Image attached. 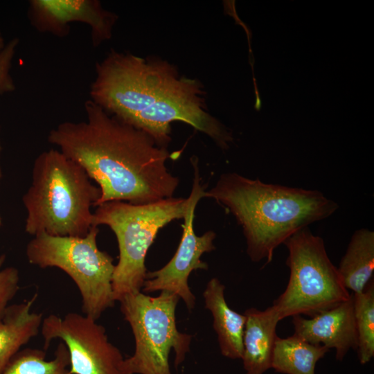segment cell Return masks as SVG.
Wrapping results in <instances>:
<instances>
[{
	"mask_svg": "<svg viewBox=\"0 0 374 374\" xmlns=\"http://www.w3.org/2000/svg\"><path fill=\"white\" fill-rule=\"evenodd\" d=\"M187 198L169 197L146 204L112 201L97 206L92 226L106 225L117 239L119 258L112 276L115 301L141 292L147 278V252L159 231L170 222L184 219Z\"/></svg>",
	"mask_w": 374,
	"mask_h": 374,
	"instance_id": "obj_5",
	"label": "cell"
},
{
	"mask_svg": "<svg viewBox=\"0 0 374 374\" xmlns=\"http://www.w3.org/2000/svg\"><path fill=\"white\" fill-rule=\"evenodd\" d=\"M292 318L295 335L310 344L335 348L337 361H342L350 349L357 350L353 294L346 301L311 319L301 315Z\"/></svg>",
	"mask_w": 374,
	"mask_h": 374,
	"instance_id": "obj_12",
	"label": "cell"
},
{
	"mask_svg": "<svg viewBox=\"0 0 374 374\" xmlns=\"http://www.w3.org/2000/svg\"><path fill=\"white\" fill-rule=\"evenodd\" d=\"M5 45H6V43H5L4 39L0 33V51L3 48Z\"/></svg>",
	"mask_w": 374,
	"mask_h": 374,
	"instance_id": "obj_22",
	"label": "cell"
},
{
	"mask_svg": "<svg viewBox=\"0 0 374 374\" xmlns=\"http://www.w3.org/2000/svg\"><path fill=\"white\" fill-rule=\"evenodd\" d=\"M6 256H0V268L4 263ZM19 270L14 267L0 270V319L3 317L10 301L19 289Z\"/></svg>",
	"mask_w": 374,
	"mask_h": 374,
	"instance_id": "obj_20",
	"label": "cell"
},
{
	"mask_svg": "<svg viewBox=\"0 0 374 374\" xmlns=\"http://www.w3.org/2000/svg\"><path fill=\"white\" fill-rule=\"evenodd\" d=\"M40 331L44 350L56 339L66 346L71 374H124L121 352L93 318L77 312L63 317L52 314L43 319Z\"/></svg>",
	"mask_w": 374,
	"mask_h": 374,
	"instance_id": "obj_9",
	"label": "cell"
},
{
	"mask_svg": "<svg viewBox=\"0 0 374 374\" xmlns=\"http://www.w3.org/2000/svg\"><path fill=\"white\" fill-rule=\"evenodd\" d=\"M194 170L193 187L188 199L187 210L184 217L183 232L178 248L171 260L162 268L148 271L143 284L144 292L166 291L182 299L188 310L194 308L195 297L190 291L188 279L196 269H208L201 256L215 249L213 240L216 234L208 231L202 235L195 233L193 221L198 202L205 195V186L200 183L198 159H190Z\"/></svg>",
	"mask_w": 374,
	"mask_h": 374,
	"instance_id": "obj_10",
	"label": "cell"
},
{
	"mask_svg": "<svg viewBox=\"0 0 374 374\" xmlns=\"http://www.w3.org/2000/svg\"><path fill=\"white\" fill-rule=\"evenodd\" d=\"M353 294L359 362L365 364L374 356V282L371 279L361 293Z\"/></svg>",
	"mask_w": 374,
	"mask_h": 374,
	"instance_id": "obj_19",
	"label": "cell"
},
{
	"mask_svg": "<svg viewBox=\"0 0 374 374\" xmlns=\"http://www.w3.org/2000/svg\"><path fill=\"white\" fill-rule=\"evenodd\" d=\"M204 197L232 213L242 229L249 258L266 265L276 248L295 232L338 209L320 191L266 184L235 172L221 175Z\"/></svg>",
	"mask_w": 374,
	"mask_h": 374,
	"instance_id": "obj_3",
	"label": "cell"
},
{
	"mask_svg": "<svg viewBox=\"0 0 374 374\" xmlns=\"http://www.w3.org/2000/svg\"><path fill=\"white\" fill-rule=\"evenodd\" d=\"M84 108L85 121L61 123L47 139L98 184L96 206L112 201L146 204L173 197L179 181L166 166L167 148L90 99Z\"/></svg>",
	"mask_w": 374,
	"mask_h": 374,
	"instance_id": "obj_2",
	"label": "cell"
},
{
	"mask_svg": "<svg viewBox=\"0 0 374 374\" xmlns=\"http://www.w3.org/2000/svg\"><path fill=\"white\" fill-rule=\"evenodd\" d=\"M179 299L177 295L166 291L155 297L140 292L127 294L119 301L135 340L134 354L124 359L121 366L124 374H171L172 349L176 368L184 361L192 337L177 328Z\"/></svg>",
	"mask_w": 374,
	"mask_h": 374,
	"instance_id": "obj_8",
	"label": "cell"
},
{
	"mask_svg": "<svg viewBox=\"0 0 374 374\" xmlns=\"http://www.w3.org/2000/svg\"><path fill=\"white\" fill-rule=\"evenodd\" d=\"M46 350L26 348L20 350L1 374H71L68 350L60 341L51 360Z\"/></svg>",
	"mask_w": 374,
	"mask_h": 374,
	"instance_id": "obj_18",
	"label": "cell"
},
{
	"mask_svg": "<svg viewBox=\"0 0 374 374\" xmlns=\"http://www.w3.org/2000/svg\"><path fill=\"white\" fill-rule=\"evenodd\" d=\"M98 226L82 237L55 236L42 233L28 242L26 254L30 264L57 267L76 285L84 314L96 320L114 305L112 257L97 245Z\"/></svg>",
	"mask_w": 374,
	"mask_h": 374,
	"instance_id": "obj_6",
	"label": "cell"
},
{
	"mask_svg": "<svg viewBox=\"0 0 374 374\" xmlns=\"http://www.w3.org/2000/svg\"><path fill=\"white\" fill-rule=\"evenodd\" d=\"M95 72L89 99L159 146L168 148L175 121L206 134L223 150L233 142L231 132L207 112L204 85L181 76L175 64L112 49Z\"/></svg>",
	"mask_w": 374,
	"mask_h": 374,
	"instance_id": "obj_1",
	"label": "cell"
},
{
	"mask_svg": "<svg viewBox=\"0 0 374 374\" xmlns=\"http://www.w3.org/2000/svg\"><path fill=\"white\" fill-rule=\"evenodd\" d=\"M330 349L322 345L310 344L295 335L277 337L271 361V368L284 374H315L317 362Z\"/></svg>",
	"mask_w": 374,
	"mask_h": 374,
	"instance_id": "obj_17",
	"label": "cell"
},
{
	"mask_svg": "<svg viewBox=\"0 0 374 374\" xmlns=\"http://www.w3.org/2000/svg\"><path fill=\"white\" fill-rule=\"evenodd\" d=\"M243 335L242 359L246 374H263L271 368L276 326L280 321L275 308L247 309Z\"/></svg>",
	"mask_w": 374,
	"mask_h": 374,
	"instance_id": "obj_13",
	"label": "cell"
},
{
	"mask_svg": "<svg viewBox=\"0 0 374 374\" xmlns=\"http://www.w3.org/2000/svg\"><path fill=\"white\" fill-rule=\"evenodd\" d=\"M1 150H2V147H1V141H0V155H1ZM1 178H2V169H1V166L0 163V181H1Z\"/></svg>",
	"mask_w": 374,
	"mask_h": 374,
	"instance_id": "obj_23",
	"label": "cell"
},
{
	"mask_svg": "<svg viewBox=\"0 0 374 374\" xmlns=\"http://www.w3.org/2000/svg\"><path fill=\"white\" fill-rule=\"evenodd\" d=\"M283 244L288 250L290 278L272 305L280 320L301 314L313 317L350 298L351 294L330 260L323 239L308 226L295 232Z\"/></svg>",
	"mask_w": 374,
	"mask_h": 374,
	"instance_id": "obj_7",
	"label": "cell"
},
{
	"mask_svg": "<svg viewBox=\"0 0 374 374\" xmlns=\"http://www.w3.org/2000/svg\"><path fill=\"white\" fill-rule=\"evenodd\" d=\"M337 270L348 290L353 294L363 292L374 271L373 231L360 229L354 232Z\"/></svg>",
	"mask_w": 374,
	"mask_h": 374,
	"instance_id": "obj_16",
	"label": "cell"
},
{
	"mask_svg": "<svg viewBox=\"0 0 374 374\" xmlns=\"http://www.w3.org/2000/svg\"><path fill=\"white\" fill-rule=\"evenodd\" d=\"M224 289L217 278H211L203 292L205 307L213 317V328L217 335L221 354L233 359H242L246 317L229 307Z\"/></svg>",
	"mask_w": 374,
	"mask_h": 374,
	"instance_id": "obj_14",
	"label": "cell"
},
{
	"mask_svg": "<svg viewBox=\"0 0 374 374\" xmlns=\"http://www.w3.org/2000/svg\"><path fill=\"white\" fill-rule=\"evenodd\" d=\"M31 25L41 33L66 36L69 24L88 25L94 47L112 36L118 15L103 8L96 0H31L28 10Z\"/></svg>",
	"mask_w": 374,
	"mask_h": 374,
	"instance_id": "obj_11",
	"label": "cell"
},
{
	"mask_svg": "<svg viewBox=\"0 0 374 374\" xmlns=\"http://www.w3.org/2000/svg\"><path fill=\"white\" fill-rule=\"evenodd\" d=\"M1 226V217H0V227Z\"/></svg>",
	"mask_w": 374,
	"mask_h": 374,
	"instance_id": "obj_24",
	"label": "cell"
},
{
	"mask_svg": "<svg viewBox=\"0 0 374 374\" xmlns=\"http://www.w3.org/2000/svg\"><path fill=\"white\" fill-rule=\"evenodd\" d=\"M37 294L9 305L0 319V374L12 358L40 330L43 315L32 311Z\"/></svg>",
	"mask_w": 374,
	"mask_h": 374,
	"instance_id": "obj_15",
	"label": "cell"
},
{
	"mask_svg": "<svg viewBox=\"0 0 374 374\" xmlns=\"http://www.w3.org/2000/svg\"><path fill=\"white\" fill-rule=\"evenodd\" d=\"M19 43L18 38H12L6 43L5 46L0 51V96L13 92L16 89L10 71Z\"/></svg>",
	"mask_w": 374,
	"mask_h": 374,
	"instance_id": "obj_21",
	"label": "cell"
},
{
	"mask_svg": "<svg viewBox=\"0 0 374 374\" xmlns=\"http://www.w3.org/2000/svg\"><path fill=\"white\" fill-rule=\"evenodd\" d=\"M84 170L60 150L41 152L35 159L32 181L22 197L27 216L25 231L55 236H84L92 226L100 197Z\"/></svg>",
	"mask_w": 374,
	"mask_h": 374,
	"instance_id": "obj_4",
	"label": "cell"
}]
</instances>
